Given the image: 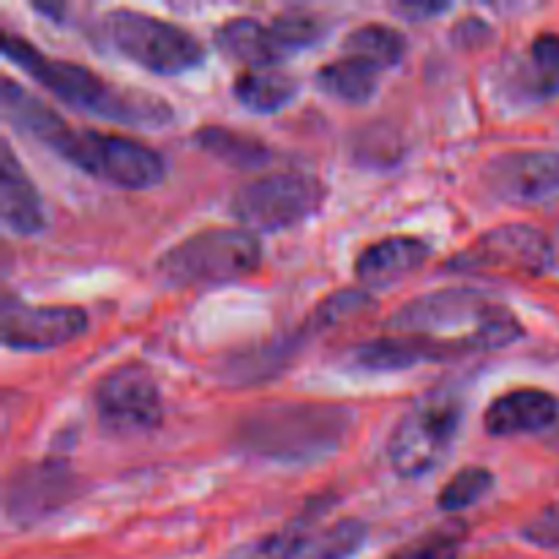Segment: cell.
I'll return each instance as SVG.
<instances>
[{
    "instance_id": "83f0119b",
    "label": "cell",
    "mask_w": 559,
    "mask_h": 559,
    "mask_svg": "<svg viewBox=\"0 0 559 559\" xmlns=\"http://www.w3.org/2000/svg\"><path fill=\"white\" fill-rule=\"evenodd\" d=\"M522 538L527 544L538 546V549L546 551H557L559 555V500L546 506L544 511L535 513L522 530Z\"/></svg>"
},
{
    "instance_id": "e0dca14e",
    "label": "cell",
    "mask_w": 559,
    "mask_h": 559,
    "mask_svg": "<svg viewBox=\"0 0 559 559\" xmlns=\"http://www.w3.org/2000/svg\"><path fill=\"white\" fill-rule=\"evenodd\" d=\"M0 218L11 235L31 238L47 229V207L36 183L27 178L25 167L16 162L14 151L5 142L0 158Z\"/></svg>"
},
{
    "instance_id": "4316f807",
    "label": "cell",
    "mask_w": 559,
    "mask_h": 559,
    "mask_svg": "<svg viewBox=\"0 0 559 559\" xmlns=\"http://www.w3.org/2000/svg\"><path fill=\"white\" fill-rule=\"evenodd\" d=\"M271 27L287 55L314 47L322 38V33H325L322 20H317L311 14H282L271 22Z\"/></svg>"
},
{
    "instance_id": "8fae6325",
    "label": "cell",
    "mask_w": 559,
    "mask_h": 559,
    "mask_svg": "<svg viewBox=\"0 0 559 559\" xmlns=\"http://www.w3.org/2000/svg\"><path fill=\"white\" fill-rule=\"evenodd\" d=\"M484 186L506 205L540 207L559 202V153L511 151L484 167Z\"/></svg>"
},
{
    "instance_id": "f546056e",
    "label": "cell",
    "mask_w": 559,
    "mask_h": 559,
    "mask_svg": "<svg viewBox=\"0 0 559 559\" xmlns=\"http://www.w3.org/2000/svg\"><path fill=\"white\" fill-rule=\"evenodd\" d=\"M260 555H262V540H257V544L243 546V549H235L233 555L224 559H260Z\"/></svg>"
},
{
    "instance_id": "277c9868",
    "label": "cell",
    "mask_w": 559,
    "mask_h": 559,
    "mask_svg": "<svg viewBox=\"0 0 559 559\" xmlns=\"http://www.w3.org/2000/svg\"><path fill=\"white\" fill-rule=\"evenodd\" d=\"M353 426V409L331 402L267 404L246 415L235 442L249 456L267 462H317L342 448Z\"/></svg>"
},
{
    "instance_id": "44dd1931",
    "label": "cell",
    "mask_w": 559,
    "mask_h": 559,
    "mask_svg": "<svg viewBox=\"0 0 559 559\" xmlns=\"http://www.w3.org/2000/svg\"><path fill=\"white\" fill-rule=\"evenodd\" d=\"M380 71L374 63L355 55L331 60L317 71V87L328 96L338 98L347 104H369L374 98L377 85H380Z\"/></svg>"
},
{
    "instance_id": "2e32d148",
    "label": "cell",
    "mask_w": 559,
    "mask_h": 559,
    "mask_svg": "<svg viewBox=\"0 0 559 559\" xmlns=\"http://www.w3.org/2000/svg\"><path fill=\"white\" fill-rule=\"evenodd\" d=\"M557 418L559 402L555 393L540 388H516L489 404L484 426L491 437H522L546 431L557 424Z\"/></svg>"
},
{
    "instance_id": "cb8c5ba5",
    "label": "cell",
    "mask_w": 559,
    "mask_h": 559,
    "mask_svg": "<svg viewBox=\"0 0 559 559\" xmlns=\"http://www.w3.org/2000/svg\"><path fill=\"white\" fill-rule=\"evenodd\" d=\"M404 52H407V38L396 27L388 25L355 27L347 36V41H344V55L369 60V63H374L382 71L402 63Z\"/></svg>"
},
{
    "instance_id": "52a82bcc",
    "label": "cell",
    "mask_w": 559,
    "mask_h": 559,
    "mask_svg": "<svg viewBox=\"0 0 559 559\" xmlns=\"http://www.w3.org/2000/svg\"><path fill=\"white\" fill-rule=\"evenodd\" d=\"M109 47L140 69L158 76H178L200 69L205 47L180 25L134 9H115L102 20Z\"/></svg>"
},
{
    "instance_id": "484cf974",
    "label": "cell",
    "mask_w": 559,
    "mask_h": 559,
    "mask_svg": "<svg viewBox=\"0 0 559 559\" xmlns=\"http://www.w3.org/2000/svg\"><path fill=\"white\" fill-rule=\"evenodd\" d=\"M464 544V527L451 522L440 530H431L424 538L409 544L407 549L396 551L391 559H459Z\"/></svg>"
},
{
    "instance_id": "8992f818",
    "label": "cell",
    "mask_w": 559,
    "mask_h": 559,
    "mask_svg": "<svg viewBox=\"0 0 559 559\" xmlns=\"http://www.w3.org/2000/svg\"><path fill=\"white\" fill-rule=\"evenodd\" d=\"M464 420L462 393L435 388L424 393L393 429L388 459L402 478L418 480L440 467L456 442Z\"/></svg>"
},
{
    "instance_id": "9a60e30c",
    "label": "cell",
    "mask_w": 559,
    "mask_h": 559,
    "mask_svg": "<svg viewBox=\"0 0 559 559\" xmlns=\"http://www.w3.org/2000/svg\"><path fill=\"white\" fill-rule=\"evenodd\" d=\"M431 246L424 238L413 235H393L377 243L366 246L355 260V278L364 284V289H385L391 284L402 282L409 273L420 271L429 262Z\"/></svg>"
},
{
    "instance_id": "7a4b0ae2",
    "label": "cell",
    "mask_w": 559,
    "mask_h": 559,
    "mask_svg": "<svg viewBox=\"0 0 559 559\" xmlns=\"http://www.w3.org/2000/svg\"><path fill=\"white\" fill-rule=\"evenodd\" d=\"M388 333L431 344L445 360L511 347L524 336L519 317L478 289H440L404 304L388 320Z\"/></svg>"
},
{
    "instance_id": "d6986e66",
    "label": "cell",
    "mask_w": 559,
    "mask_h": 559,
    "mask_svg": "<svg viewBox=\"0 0 559 559\" xmlns=\"http://www.w3.org/2000/svg\"><path fill=\"white\" fill-rule=\"evenodd\" d=\"M353 364L366 371H404L420 364H445L435 347L415 336L402 333H385V336L369 338L353 347Z\"/></svg>"
},
{
    "instance_id": "3957f363",
    "label": "cell",
    "mask_w": 559,
    "mask_h": 559,
    "mask_svg": "<svg viewBox=\"0 0 559 559\" xmlns=\"http://www.w3.org/2000/svg\"><path fill=\"white\" fill-rule=\"evenodd\" d=\"M3 58L20 66L58 102L80 112L120 126H136V129H158V126L173 123L175 118L173 107L164 98L142 91H126L85 66L38 52L27 38L14 36V33H3Z\"/></svg>"
},
{
    "instance_id": "603a6c76",
    "label": "cell",
    "mask_w": 559,
    "mask_h": 559,
    "mask_svg": "<svg viewBox=\"0 0 559 559\" xmlns=\"http://www.w3.org/2000/svg\"><path fill=\"white\" fill-rule=\"evenodd\" d=\"M235 98L251 112L271 115L298 96V82L278 71H243L233 85Z\"/></svg>"
},
{
    "instance_id": "ba28073f",
    "label": "cell",
    "mask_w": 559,
    "mask_h": 559,
    "mask_svg": "<svg viewBox=\"0 0 559 559\" xmlns=\"http://www.w3.org/2000/svg\"><path fill=\"white\" fill-rule=\"evenodd\" d=\"M325 197V183L314 175H265L235 191L229 213L249 233H278L314 216Z\"/></svg>"
},
{
    "instance_id": "7c38bea8",
    "label": "cell",
    "mask_w": 559,
    "mask_h": 559,
    "mask_svg": "<svg viewBox=\"0 0 559 559\" xmlns=\"http://www.w3.org/2000/svg\"><path fill=\"white\" fill-rule=\"evenodd\" d=\"M80 480L60 459L25 464L5 484V519L16 527H33L74 500Z\"/></svg>"
},
{
    "instance_id": "6da1fadb",
    "label": "cell",
    "mask_w": 559,
    "mask_h": 559,
    "mask_svg": "<svg viewBox=\"0 0 559 559\" xmlns=\"http://www.w3.org/2000/svg\"><path fill=\"white\" fill-rule=\"evenodd\" d=\"M0 104L5 120L22 134L33 136L71 167L102 183L126 191H145L167 178V164L158 151L123 134L74 129L11 76L3 80Z\"/></svg>"
},
{
    "instance_id": "7402d4cb",
    "label": "cell",
    "mask_w": 559,
    "mask_h": 559,
    "mask_svg": "<svg viewBox=\"0 0 559 559\" xmlns=\"http://www.w3.org/2000/svg\"><path fill=\"white\" fill-rule=\"evenodd\" d=\"M194 142L213 158L235 169H262L273 158L265 142L224 126H205L197 131Z\"/></svg>"
},
{
    "instance_id": "5bb4252c",
    "label": "cell",
    "mask_w": 559,
    "mask_h": 559,
    "mask_svg": "<svg viewBox=\"0 0 559 559\" xmlns=\"http://www.w3.org/2000/svg\"><path fill=\"white\" fill-rule=\"evenodd\" d=\"M309 524V522H306ZM304 519L262 538L260 559H353L366 544V524L342 519L331 527H306Z\"/></svg>"
},
{
    "instance_id": "4fadbf2b",
    "label": "cell",
    "mask_w": 559,
    "mask_h": 559,
    "mask_svg": "<svg viewBox=\"0 0 559 559\" xmlns=\"http://www.w3.org/2000/svg\"><path fill=\"white\" fill-rule=\"evenodd\" d=\"M0 336L5 349L44 353L76 342L87 331V314L76 306H33L20 298H3Z\"/></svg>"
},
{
    "instance_id": "5b68a950",
    "label": "cell",
    "mask_w": 559,
    "mask_h": 559,
    "mask_svg": "<svg viewBox=\"0 0 559 559\" xmlns=\"http://www.w3.org/2000/svg\"><path fill=\"white\" fill-rule=\"evenodd\" d=\"M262 246L243 227H207L169 246L156 260V276L169 287H222L260 267Z\"/></svg>"
},
{
    "instance_id": "9c48e42d",
    "label": "cell",
    "mask_w": 559,
    "mask_h": 559,
    "mask_svg": "<svg viewBox=\"0 0 559 559\" xmlns=\"http://www.w3.org/2000/svg\"><path fill=\"white\" fill-rule=\"evenodd\" d=\"M555 260L551 240L533 224H502L486 229L464 251L442 265L456 276H524L533 278L549 271Z\"/></svg>"
},
{
    "instance_id": "ac0fdd59",
    "label": "cell",
    "mask_w": 559,
    "mask_h": 559,
    "mask_svg": "<svg viewBox=\"0 0 559 559\" xmlns=\"http://www.w3.org/2000/svg\"><path fill=\"white\" fill-rule=\"evenodd\" d=\"M216 44L229 60L246 66L249 71H267L284 58V47L278 44L276 33L271 25L251 20V16H238V20H227L216 31Z\"/></svg>"
},
{
    "instance_id": "ffe728a7",
    "label": "cell",
    "mask_w": 559,
    "mask_h": 559,
    "mask_svg": "<svg viewBox=\"0 0 559 559\" xmlns=\"http://www.w3.org/2000/svg\"><path fill=\"white\" fill-rule=\"evenodd\" d=\"M516 85L527 102H549L559 96V33H538L519 63Z\"/></svg>"
},
{
    "instance_id": "f1b7e54d",
    "label": "cell",
    "mask_w": 559,
    "mask_h": 559,
    "mask_svg": "<svg viewBox=\"0 0 559 559\" xmlns=\"http://www.w3.org/2000/svg\"><path fill=\"white\" fill-rule=\"evenodd\" d=\"M402 11H407V14L413 16H424V14H442V11H448V5H437V3H429V5H402Z\"/></svg>"
},
{
    "instance_id": "30bf717a",
    "label": "cell",
    "mask_w": 559,
    "mask_h": 559,
    "mask_svg": "<svg viewBox=\"0 0 559 559\" xmlns=\"http://www.w3.org/2000/svg\"><path fill=\"white\" fill-rule=\"evenodd\" d=\"M98 426L115 437H136L158 429L164 418L156 377L142 364L115 366L93 391Z\"/></svg>"
},
{
    "instance_id": "d4e9b609",
    "label": "cell",
    "mask_w": 559,
    "mask_h": 559,
    "mask_svg": "<svg viewBox=\"0 0 559 559\" xmlns=\"http://www.w3.org/2000/svg\"><path fill=\"white\" fill-rule=\"evenodd\" d=\"M495 489V475L486 467H464L442 486L437 506L445 513H462Z\"/></svg>"
}]
</instances>
